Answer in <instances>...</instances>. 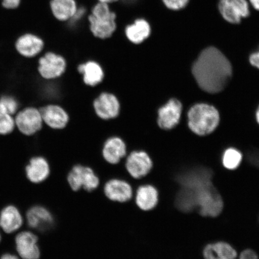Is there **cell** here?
<instances>
[{
	"label": "cell",
	"instance_id": "obj_12",
	"mask_svg": "<svg viewBox=\"0 0 259 259\" xmlns=\"http://www.w3.org/2000/svg\"><path fill=\"white\" fill-rule=\"evenodd\" d=\"M103 190L105 197L110 201L119 203L131 201L134 195L131 184L119 178H111L107 181Z\"/></svg>",
	"mask_w": 259,
	"mask_h": 259
},
{
	"label": "cell",
	"instance_id": "obj_6",
	"mask_svg": "<svg viewBox=\"0 0 259 259\" xmlns=\"http://www.w3.org/2000/svg\"><path fill=\"white\" fill-rule=\"evenodd\" d=\"M67 182L70 189L74 192L82 189L87 192H92L98 189L100 180L92 167L76 164L68 172Z\"/></svg>",
	"mask_w": 259,
	"mask_h": 259
},
{
	"label": "cell",
	"instance_id": "obj_34",
	"mask_svg": "<svg viewBox=\"0 0 259 259\" xmlns=\"http://www.w3.org/2000/svg\"><path fill=\"white\" fill-rule=\"evenodd\" d=\"M255 118H256V121L259 124V106L257 109L256 113H255Z\"/></svg>",
	"mask_w": 259,
	"mask_h": 259
},
{
	"label": "cell",
	"instance_id": "obj_5",
	"mask_svg": "<svg viewBox=\"0 0 259 259\" xmlns=\"http://www.w3.org/2000/svg\"><path fill=\"white\" fill-rule=\"evenodd\" d=\"M194 192L197 203L196 212L199 215L205 218H214L222 213L224 202L221 194L213 184Z\"/></svg>",
	"mask_w": 259,
	"mask_h": 259
},
{
	"label": "cell",
	"instance_id": "obj_11",
	"mask_svg": "<svg viewBox=\"0 0 259 259\" xmlns=\"http://www.w3.org/2000/svg\"><path fill=\"white\" fill-rule=\"evenodd\" d=\"M94 111L103 120H111L118 117L121 111V104L118 97L111 93L103 92L94 100Z\"/></svg>",
	"mask_w": 259,
	"mask_h": 259
},
{
	"label": "cell",
	"instance_id": "obj_26",
	"mask_svg": "<svg viewBox=\"0 0 259 259\" xmlns=\"http://www.w3.org/2000/svg\"><path fill=\"white\" fill-rule=\"evenodd\" d=\"M15 127L14 116L0 112V135L11 134Z\"/></svg>",
	"mask_w": 259,
	"mask_h": 259
},
{
	"label": "cell",
	"instance_id": "obj_35",
	"mask_svg": "<svg viewBox=\"0 0 259 259\" xmlns=\"http://www.w3.org/2000/svg\"><path fill=\"white\" fill-rule=\"evenodd\" d=\"M206 259H222V258H215V257H209V258H207Z\"/></svg>",
	"mask_w": 259,
	"mask_h": 259
},
{
	"label": "cell",
	"instance_id": "obj_14",
	"mask_svg": "<svg viewBox=\"0 0 259 259\" xmlns=\"http://www.w3.org/2000/svg\"><path fill=\"white\" fill-rule=\"evenodd\" d=\"M45 125L54 131L66 128L70 121L69 113L62 106L51 103L38 108Z\"/></svg>",
	"mask_w": 259,
	"mask_h": 259
},
{
	"label": "cell",
	"instance_id": "obj_23",
	"mask_svg": "<svg viewBox=\"0 0 259 259\" xmlns=\"http://www.w3.org/2000/svg\"><path fill=\"white\" fill-rule=\"evenodd\" d=\"M79 5L76 0H50V9L52 15L60 22H68L73 17Z\"/></svg>",
	"mask_w": 259,
	"mask_h": 259
},
{
	"label": "cell",
	"instance_id": "obj_18",
	"mask_svg": "<svg viewBox=\"0 0 259 259\" xmlns=\"http://www.w3.org/2000/svg\"><path fill=\"white\" fill-rule=\"evenodd\" d=\"M25 176L32 184H40L50 178L51 166L46 157L41 155L32 157L25 167Z\"/></svg>",
	"mask_w": 259,
	"mask_h": 259
},
{
	"label": "cell",
	"instance_id": "obj_3",
	"mask_svg": "<svg viewBox=\"0 0 259 259\" xmlns=\"http://www.w3.org/2000/svg\"><path fill=\"white\" fill-rule=\"evenodd\" d=\"M220 113L214 106L206 103H197L188 112V125L194 134L205 136L218 127Z\"/></svg>",
	"mask_w": 259,
	"mask_h": 259
},
{
	"label": "cell",
	"instance_id": "obj_36",
	"mask_svg": "<svg viewBox=\"0 0 259 259\" xmlns=\"http://www.w3.org/2000/svg\"><path fill=\"white\" fill-rule=\"evenodd\" d=\"M0 231H1V230H0ZM2 234H1V232H0V242H1V241H2Z\"/></svg>",
	"mask_w": 259,
	"mask_h": 259
},
{
	"label": "cell",
	"instance_id": "obj_25",
	"mask_svg": "<svg viewBox=\"0 0 259 259\" xmlns=\"http://www.w3.org/2000/svg\"><path fill=\"white\" fill-rule=\"evenodd\" d=\"M19 111V105L15 97L10 95L0 97V112L14 116Z\"/></svg>",
	"mask_w": 259,
	"mask_h": 259
},
{
	"label": "cell",
	"instance_id": "obj_24",
	"mask_svg": "<svg viewBox=\"0 0 259 259\" xmlns=\"http://www.w3.org/2000/svg\"><path fill=\"white\" fill-rule=\"evenodd\" d=\"M244 156L240 151L235 148H229L223 152L221 163L225 169L235 170L241 166Z\"/></svg>",
	"mask_w": 259,
	"mask_h": 259
},
{
	"label": "cell",
	"instance_id": "obj_4",
	"mask_svg": "<svg viewBox=\"0 0 259 259\" xmlns=\"http://www.w3.org/2000/svg\"><path fill=\"white\" fill-rule=\"evenodd\" d=\"M24 219V225L21 230L27 228L37 235L48 234L56 226V220L53 211L41 204L31 206L26 211Z\"/></svg>",
	"mask_w": 259,
	"mask_h": 259
},
{
	"label": "cell",
	"instance_id": "obj_31",
	"mask_svg": "<svg viewBox=\"0 0 259 259\" xmlns=\"http://www.w3.org/2000/svg\"><path fill=\"white\" fill-rule=\"evenodd\" d=\"M0 259H20L16 254L11 253V252H6L3 254L0 257Z\"/></svg>",
	"mask_w": 259,
	"mask_h": 259
},
{
	"label": "cell",
	"instance_id": "obj_17",
	"mask_svg": "<svg viewBox=\"0 0 259 259\" xmlns=\"http://www.w3.org/2000/svg\"><path fill=\"white\" fill-rule=\"evenodd\" d=\"M159 200V190L153 184L148 182L142 184L136 190L135 204L142 211L148 212L154 210Z\"/></svg>",
	"mask_w": 259,
	"mask_h": 259
},
{
	"label": "cell",
	"instance_id": "obj_20",
	"mask_svg": "<svg viewBox=\"0 0 259 259\" xmlns=\"http://www.w3.org/2000/svg\"><path fill=\"white\" fill-rule=\"evenodd\" d=\"M127 153V145L120 137H110L103 145L102 157L110 164H118L122 158L126 157Z\"/></svg>",
	"mask_w": 259,
	"mask_h": 259
},
{
	"label": "cell",
	"instance_id": "obj_30",
	"mask_svg": "<svg viewBox=\"0 0 259 259\" xmlns=\"http://www.w3.org/2000/svg\"><path fill=\"white\" fill-rule=\"evenodd\" d=\"M249 60L252 66L259 70V50L251 54Z\"/></svg>",
	"mask_w": 259,
	"mask_h": 259
},
{
	"label": "cell",
	"instance_id": "obj_27",
	"mask_svg": "<svg viewBox=\"0 0 259 259\" xmlns=\"http://www.w3.org/2000/svg\"><path fill=\"white\" fill-rule=\"evenodd\" d=\"M167 9L171 11H180L186 8L189 0H162Z\"/></svg>",
	"mask_w": 259,
	"mask_h": 259
},
{
	"label": "cell",
	"instance_id": "obj_7",
	"mask_svg": "<svg viewBox=\"0 0 259 259\" xmlns=\"http://www.w3.org/2000/svg\"><path fill=\"white\" fill-rule=\"evenodd\" d=\"M67 61L61 55L48 51L42 53L38 60L37 70L42 78L54 80L66 72Z\"/></svg>",
	"mask_w": 259,
	"mask_h": 259
},
{
	"label": "cell",
	"instance_id": "obj_21",
	"mask_svg": "<svg viewBox=\"0 0 259 259\" xmlns=\"http://www.w3.org/2000/svg\"><path fill=\"white\" fill-rule=\"evenodd\" d=\"M152 32L150 22L144 18L135 19L131 23L125 26L124 34L127 40L132 44H143L150 37Z\"/></svg>",
	"mask_w": 259,
	"mask_h": 259
},
{
	"label": "cell",
	"instance_id": "obj_9",
	"mask_svg": "<svg viewBox=\"0 0 259 259\" xmlns=\"http://www.w3.org/2000/svg\"><path fill=\"white\" fill-rule=\"evenodd\" d=\"M16 253L21 259H40L39 237L30 230H21L15 236Z\"/></svg>",
	"mask_w": 259,
	"mask_h": 259
},
{
	"label": "cell",
	"instance_id": "obj_13",
	"mask_svg": "<svg viewBox=\"0 0 259 259\" xmlns=\"http://www.w3.org/2000/svg\"><path fill=\"white\" fill-rule=\"evenodd\" d=\"M219 10L223 19L232 24L240 23L250 14L247 0H220Z\"/></svg>",
	"mask_w": 259,
	"mask_h": 259
},
{
	"label": "cell",
	"instance_id": "obj_22",
	"mask_svg": "<svg viewBox=\"0 0 259 259\" xmlns=\"http://www.w3.org/2000/svg\"><path fill=\"white\" fill-rule=\"evenodd\" d=\"M77 70L82 75L83 82L87 86L96 87L105 78L104 70L96 61L89 60L79 64Z\"/></svg>",
	"mask_w": 259,
	"mask_h": 259
},
{
	"label": "cell",
	"instance_id": "obj_16",
	"mask_svg": "<svg viewBox=\"0 0 259 259\" xmlns=\"http://www.w3.org/2000/svg\"><path fill=\"white\" fill-rule=\"evenodd\" d=\"M183 105L176 99H171L158 110L157 124L163 130H171L178 124L182 115Z\"/></svg>",
	"mask_w": 259,
	"mask_h": 259
},
{
	"label": "cell",
	"instance_id": "obj_19",
	"mask_svg": "<svg viewBox=\"0 0 259 259\" xmlns=\"http://www.w3.org/2000/svg\"><path fill=\"white\" fill-rule=\"evenodd\" d=\"M24 225V217L14 205H8L0 211V230L6 234L20 231Z\"/></svg>",
	"mask_w": 259,
	"mask_h": 259
},
{
	"label": "cell",
	"instance_id": "obj_8",
	"mask_svg": "<svg viewBox=\"0 0 259 259\" xmlns=\"http://www.w3.org/2000/svg\"><path fill=\"white\" fill-rule=\"evenodd\" d=\"M154 167L150 154L144 150H134L126 157L125 168L129 176L140 180L150 174Z\"/></svg>",
	"mask_w": 259,
	"mask_h": 259
},
{
	"label": "cell",
	"instance_id": "obj_28",
	"mask_svg": "<svg viewBox=\"0 0 259 259\" xmlns=\"http://www.w3.org/2000/svg\"><path fill=\"white\" fill-rule=\"evenodd\" d=\"M22 0H2V7L7 11H15L20 7Z\"/></svg>",
	"mask_w": 259,
	"mask_h": 259
},
{
	"label": "cell",
	"instance_id": "obj_10",
	"mask_svg": "<svg viewBox=\"0 0 259 259\" xmlns=\"http://www.w3.org/2000/svg\"><path fill=\"white\" fill-rule=\"evenodd\" d=\"M16 127L25 136H32L41 131L44 123L39 109L27 107L14 116Z\"/></svg>",
	"mask_w": 259,
	"mask_h": 259
},
{
	"label": "cell",
	"instance_id": "obj_33",
	"mask_svg": "<svg viewBox=\"0 0 259 259\" xmlns=\"http://www.w3.org/2000/svg\"><path fill=\"white\" fill-rule=\"evenodd\" d=\"M96 1L99 3H106V4L111 5V4H113V3L120 1V0H96Z\"/></svg>",
	"mask_w": 259,
	"mask_h": 259
},
{
	"label": "cell",
	"instance_id": "obj_2",
	"mask_svg": "<svg viewBox=\"0 0 259 259\" xmlns=\"http://www.w3.org/2000/svg\"><path fill=\"white\" fill-rule=\"evenodd\" d=\"M87 20L91 33L100 40L111 38L117 30V15L106 3L96 2L91 9Z\"/></svg>",
	"mask_w": 259,
	"mask_h": 259
},
{
	"label": "cell",
	"instance_id": "obj_29",
	"mask_svg": "<svg viewBox=\"0 0 259 259\" xmlns=\"http://www.w3.org/2000/svg\"><path fill=\"white\" fill-rule=\"evenodd\" d=\"M238 259H258V257L256 252L251 248H247L239 252Z\"/></svg>",
	"mask_w": 259,
	"mask_h": 259
},
{
	"label": "cell",
	"instance_id": "obj_1",
	"mask_svg": "<svg viewBox=\"0 0 259 259\" xmlns=\"http://www.w3.org/2000/svg\"><path fill=\"white\" fill-rule=\"evenodd\" d=\"M192 73L204 92L216 94L222 92L232 75L231 63L218 48L209 47L200 54L192 66Z\"/></svg>",
	"mask_w": 259,
	"mask_h": 259
},
{
	"label": "cell",
	"instance_id": "obj_32",
	"mask_svg": "<svg viewBox=\"0 0 259 259\" xmlns=\"http://www.w3.org/2000/svg\"><path fill=\"white\" fill-rule=\"evenodd\" d=\"M249 2L253 8L259 11V0H249Z\"/></svg>",
	"mask_w": 259,
	"mask_h": 259
},
{
	"label": "cell",
	"instance_id": "obj_15",
	"mask_svg": "<svg viewBox=\"0 0 259 259\" xmlns=\"http://www.w3.org/2000/svg\"><path fill=\"white\" fill-rule=\"evenodd\" d=\"M15 47L16 51L25 58H32L43 53L45 49V41L43 38L32 32H26L16 40Z\"/></svg>",
	"mask_w": 259,
	"mask_h": 259
}]
</instances>
